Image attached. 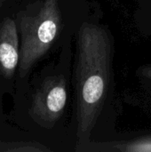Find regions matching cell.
<instances>
[{
  "label": "cell",
  "mask_w": 151,
  "mask_h": 152,
  "mask_svg": "<svg viewBox=\"0 0 151 152\" xmlns=\"http://www.w3.org/2000/svg\"><path fill=\"white\" fill-rule=\"evenodd\" d=\"M133 20L137 30L151 37V0H136Z\"/></svg>",
  "instance_id": "cell-6"
},
{
  "label": "cell",
  "mask_w": 151,
  "mask_h": 152,
  "mask_svg": "<svg viewBox=\"0 0 151 152\" xmlns=\"http://www.w3.org/2000/svg\"><path fill=\"white\" fill-rule=\"evenodd\" d=\"M72 85L75 94V151L93 142V134L110 110L114 94L115 38L99 11L75 35Z\"/></svg>",
  "instance_id": "cell-1"
},
{
  "label": "cell",
  "mask_w": 151,
  "mask_h": 152,
  "mask_svg": "<svg viewBox=\"0 0 151 152\" xmlns=\"http://www.w3.org/2000/svg\"><path fill=\"white\" fill-rule=\"evenodd\" d=\"M20 61L18 27L11 18L0 22V74L6 78L14 76Z\"/></svg>",
  "instance_id": "cell-4"
},
{
  "label": "cell",
  "mask_w": 151,
  "mask_h": 152,
  "mask_svg": "<svg viewBox=\"0 0 151 152\" xmlns=\"http://www.w3.org/2000/svg\"><path fill=\"white\" fill-rule=\"evenodd\" d=\"M136 75L145 87L151 88V64L140 67L136 71Z\"/></svg>",
  "instance_id": "cell-7"
},
{
  "label": "cell",
  "mask_w": 151,
  "mask_h": 152,
  "mask_svg": "<svg viewBox=\"0 0 151 152\" xmlns=\"http://www.w3.org/2000/svg\"><path fill=\"white\" fill-rule=\"evenodd\" d=\"M74 38L62 45L59 68L42 79L32 95L28 114L36 124L44 129H52L62 118L67 108L69 84L72 82Z\"/></svg>",
  "instance_id": "cell-3"
},
{
  "label": "cell",
  "mask_w": 151,
  "mask_h": 152,
  "mask_svg": "<svg viewBox=\"0 0 151 152\" xmlns=\"http://www.w3.org/2000/svg\"><path fill=\"white\" fill-rule=\"evenodd\" d=\"M151 152V134L135 138L100 142L94 141L87 144L82 152Z\"/></svg>",
  "instance_id": "cell-5"
},
{
  "label": "cell",
  "mask_w": 151,
  "mask_h": 152,
  "mask_svg": "<svg viewBox=\"0 0 151 152\" xmlns=\"http://www.w3.org/2000/svg\"><path fill=\"white\" fill-rule=\"evenodd\" d=\"M95 8L90 0H36L17 13L20 34L19 74L25 77L54 45L75 37Z\"/></svg>",
  "instance_id": "cell-2"
},
{
  "label": "cell",
  "mask_w": 151,
  "mask_h": 152,
  "mask_svg": "<svg viewBox=\"0 0 151 152\" xmlns=\"http://www.w3.org/2000/svg\"><path fill=\"white\" fill-rule=\"evenodd\" d=\"M4 1H5V0H0V7L3 5V4L4 3Z\"/></svg>",
  "instance_id": "cell-8"
}]
</instances>
